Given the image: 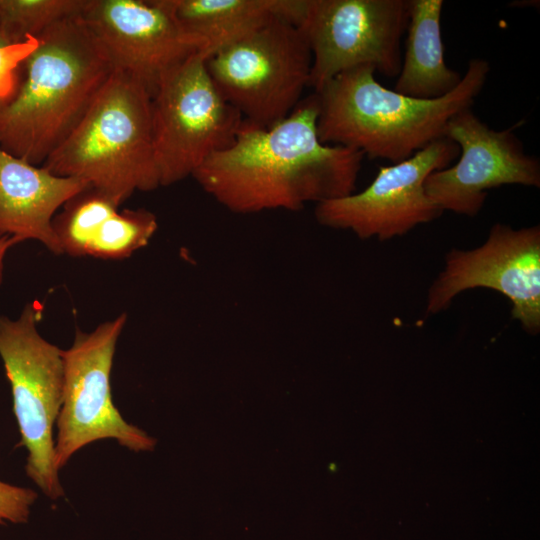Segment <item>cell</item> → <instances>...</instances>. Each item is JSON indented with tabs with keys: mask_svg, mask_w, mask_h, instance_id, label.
<instances>
[{
	"mask_svg": "<svg viewBox=\"0 0 540 540\" xmlns=\"http://www.w3.org/2000/svg\"><path fill=\"white\" fill-rule=\"evenodd\" d=\"M318 98L302 99L282 121L264 128L243 123L233 143L192 175L231 212L302 209L354 193L364 154L328 145L317 133Z\"/></svg>",
	"mask_w": 540,
	"mask_h": 540,
	"instance_id": "cell-1",
	"label": "cell"
},
{
	"mask_svg": "<svg viewBox=\"0 0 540 540\" xmlns=\"http://www.w3.org/2000/svg\"><path fill=\"white\" fill-rule=\"evenodd\" d=\"M38 39L23 63V81L0 106V146L42 165L79 124L114 68L80 15Z\"/></svg>",
	"mask_w": 540,
	"mask_h": 540,
	"instance_id": "cell-2",
	"label": "cell"
},
{
	"mask_svg": "<svg viewBox=\"0 0 540 540\" xmlns=\"http://www.w3.org/2000/svg\"><path fill=\"white\" fill-rule=\"evenodd\" d=\"M489 72L488 61L471 59L451 93L426 100L384 87L370 65L349 69L315 92L318 137L324 144L352 148L371 159L401 162L445 137L449 119L472 107Z\"/></svg>",
	"mask_w": 540,
	"mask_h": 540,
	"instance_id": "cell-3",
	"label": "cell"
},
{
	"mask_svg": "<svg viewBox=\"0 0 540 540\" xmlns=\"http://www.w3.org/2000/svg\"><path fill=\"white\" fill-rule=\"evenodd\" d=\"M42 165L86 181L118 206L136 191L160 187L147 89L114 70L79 124Z\"/></svg>",
	"mask_w": 540,
	"mask_h": 540,
	"instance_id": "cell-4",
	"label": "cell"
},
{
	"mask_svg": "<svg viewBox=\"0 0 540 540\" xmlns=\"http://www.w3.org/2000/svg\"><path fill=\"white\" fill-rule=\"evenodd\" d=\"M41 308L27 303L16 319L0 315V357L10 383L27 476L50 499L64 496L54 463V425L64 387L62 350L37 328Z\"/></svg>",
	"mask_w": 540,
	"mask_h": 540,
	"instance_id": "cell-5",
	"label": "cell"
},
{
	"mask_svg": "<svg viewBox=\"0 0 540 540\" xmlns=\"http://www.w3.org/2000/svg\"><path fill=\"white\" fill-rule=\"evenodd\" d=\"M197 52L170 70L151 97L153 149L160 186L184 180L230 146L243 123L220 94Z\"/></svg>",
	"mask_w": 540,
	"mask_h": 540,
	"instance_id": "cell-6",
	"label": "cell"
},
{
	"mask_svg": "<svg viewBox=\"0 0 540 540\" xmlns=\"http://www.w3.org/2000/svg\"><path fill=\"white\" fill-rule=\"evenodd\" d=\"M205 62L216 88L243 119L268 128L301 101L309 87L312 54L299 28L278 19Z\"/></svg>",
	"mask_w": 540,
	"mask_h": 540,
	"instance_id": "cell-7",
	"label": "cell"
},
{
	"mask_svg": "<svg viewBox=\"0 0 540 540\" xmlns=\"http://www.w3.org/2000/svg\"><path fill=\"white\" fill-rule=\"evenodd\" d=\"M126 320L123 313L91 332L77 328L71 347L62 350L64 387L54 446L58 470L81 448L99 440H115L134 452L155 446L154 438L124 420L112 400L111 370Z\"/></svg>",
	"mask_w": 540,
	"mask_h": 540,
	"instance_id": "cell-8",
	"label": "cell"
},
{
	"mask_svg": "<svg viewBox=\"0 0 540 540\" xmlns=\"http://www.w3.org/2000/svg\"><path fill=\"white\" fill-rule=\"evenodd\" d=\"M408 17V0H307L297 27L312 54L309 87L363 65L397 77Z\"/></svg>",
	"mask_w": 540,
	"mask_h": 540,
	"instance_id": "cell-9",
	"label": "cell"
},
{
	"mask_svg": "<svg viewBox=\"0 0 540 540\" xmlns=\"http://www.w3.org/2000/svg\"><path fill=\"white\" fill-rule=\"evenodd\" d=\"M458 155L452 140H435L408 159L381 166L361 192L316 204L315 218L325 227L350 231L360 239L386 241L403 236L442 215L427 196L424 182Z\"/></svg>",
	"mask_w": 540,
	"mask_h": 540,
	"instance_id": "cell-10",
	"label": "cell"
},
{
	"mask_svg": "<svg viewBox=\"0 0 540 540\" xmlns=\"http://www.w3.org/2000/svg\"><path fill=\"white\" fill-rule=\"evenodd\" d=\"M475 288L507 297L512 319L528 333H539L540 227L515 229L496 223L479 247L450 250L428 290L426 314L448 309L459 294Z\"/></svg>",
	"mask_w": 540,
	"mask_h": 540,
	"instance_id": "cell-11",
	"label": "cell"
},
{
	"mask_svg": "<svg viewBox=\"0 0 540 540\" xmlns=\"http://www.w3.org/2000/svg\"><path fill=\"white\" fill-rule=\"evenodd\" d=\"M444 136L458 146V160L432 172L424 182L427 196L443 212L474 217L490 189L540 187L539 159L524 151L512 128L494 130L469 107L449 119Z\"/></svg>",
	"mask_w": 540,
	"mask_h": 540,
	"instance_id": "cell-12",
	"label": "cell"
},
{
	"mask_svg": "<svg viewBox=\"0 0 540 540\" xmlns=\"http://www.w3.org/2000/svg\"><path fill=\"white\" fill-rule=\"evenodd\" d=\"M80 18L114 70L141 83L152 97L165 74L202 44L188 34L167 0H87Z\"/></svg>",
	"mask_w": 540,
	"mask_h": 540,
	"instance_id": "cell-13",
	"label": "cell"
},
{
	"mask_svg": "<svg viewBox=\"0 0 540 540\" xmlns=\"http://www.w3.org/2000/svg\"><path fill=\"white\" fill-rule=\"evenodd\" d=\"M89 187L84 180L56 175L0 146V235L18 242L36 240L52 253L63 254L53 219L67 201Z\"/></svg>",
	"mask_w": 540,
	"mask_h": 540,
	"instance_id": "cell-14",
	"label": "cell"
},
{
	"mask_svg": "<svg viewBox=\"0 0 540 540\" xmlns=\"http://www.w3.org/2000/svg\"><path fill=\"white\" fill-rule=\"evenodd\" d=\"M307 0H167L181 27L202 44L206 59L274 20L298 26Z\"/></svg>",
	"mask_w": 540,
	"mask_h": 540,
	"instance_id": "cell-15",
	"label": "cell"
},
{
	"mask_svg": "<svg viewBox=\"0 0 540 540\" xmlns=\"http://www.w3.org/2000/svg\"><path fill=\"white\" fill-rule=\"evenodd\" d=\"M442 0H408L405 51L394 91L417 99L451 93L462 75L447 66L441 33Z\"/></svg>",
	"mask_w": 540,
	"mask_h": 540,
	"instance_id": "cell-16",
	"label": "cell"
},
{
	"mask_svg": "<svg viewBox=\"0 0 540 540\" xmlns=\"http://www.w3.org/2000/svg\"><path fill=\"white\" fill-rule=\"evenodd\" d=\"M118 207L112 199L91 187L67 201L53 219V229L63 254L87 255L93 237Z\"/></svg>",
	"mask_w": 540,
	"mask_h": 540,
	"instance_id": "cell-17",
	"label": "cell"
},
{
	"mask_svg": "<svg viewBox=\"0 0 540 540\" xmlns=\"http://www.w3.org/2000/svg\"><path fill=\"white\" fill-rule=\"evenodd\" d=\"M158 229L156 216L146 209L116 211L101 225L90 242L87 255L123 259L147 246Z\"/></svg>",
	"mask_w": 540,
	"mask_h": 540,
	"instance_id": "cell-18",
	"label": "cell"
},
{
	"mask_svg": "<svg viewBox=\"0 0 540 540\" xmlns=\"http://www.w3.org/2000/svg\"><path fill=\"white\" fill-rule=\"evenodd\" d=\"M87 0H0V33L13 42L38 37L81 14Z\"/></svg>",
	"mask_w": 540,
	"mask_h": 540,
	"instance_id": "cell-19",
	"label": "cell"
},
{
	"mask_svg": "<svg viewBox=\"0 0 540 540\" xmlns=\"http://www.w3.org/2000/svg\"><path fill=\"white\" fill-rule=\"evenodd\" d=\"M39 44L38 37L28 36L13 42L0 33V106L14 95L17 70Z\"/></svg>",
	"mask_w": 540,
	"mask_h": 540,
	"instance_id": "cell-20",
	"label": "cell"
},
{
	"mask_svg": "<svg viewBox=\"0 0 540 540\" xmlns=\"http://www.w3.org/2000/svg\"><path fill=\"white\" fill-rule=\"evenodd\" d=\"M38 495L30 488L11 485L0 480V523H25Z\"/></svg>",
	"mask_w": 540,
	"mask_h": 540,
	"instance_id": "cell-21",
	"label": "cell"
},
{
	"mask_svg": "<svg viewBox=\"0 0 540 540\" xmlns=\"http://www.w3.org/2000/svg\"><path fill=\"white\" fill-rule=\"evenodd\" d=\"M19 243L14 238L0 235V283L3 276L4 259L11 247Z\"/></svg>",
	"mask_w": 540,
	"mask_h": 540,
	"instance_id": "cell-22",
	"label": "cell"
}]
</instances>
